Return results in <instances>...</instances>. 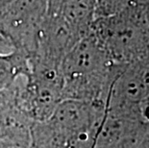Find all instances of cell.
<instances>
[{"instance_id": "8992f818", "label": "cell", "mask_w": 149, "mask_h": 148, "mask_svg": "<svg viewBox=\"0 0 149 148\" xmlns=\"http://www.w3.org/2000/svg\"><path fill=\"white\" fill-rule=\"evenodd\" d=\"M30 73L29 57L24 52L13 48L9 53H0V91L11 89L20 78L29 77Z\"/></svg>"}, {"instance_id": "277c9868", "label": "cell", "mask_w": 149, "mask_h": 148, "mask_svg": "<svg viewBox=\"0 0 149 148\" xmlns=\"http://www.w3.org/2000/svg\"><path fill=\"white\" fill-rule=\"evenodd\" d=\"M148 99L149 63L142 59L131 64L119 65L108 93L107 111L141 115V107Z\"/></svg>"}, {"instance_id": "7a4b0ae2", "label": "cell", "mask_w": 149, "mask_h": 148, "mask_svg": "<svg viewBox=\"0 0 149 148\" xmlns=\"http://www.w3.org/2000/svg\"><path fill=\"white\" fill-rule=\"evenodd\" d=\"M91 32L117 65L144 59L149 50V22L143 5L131 4L115 15L96 18Z\"/></svg>"}, {"instance_id": "ba28073f", "label": "cell", "mask_w": 149, "mask_h": 148, "mask_svg": "<svg viewBox=\"0 0 149 148\" xmlns=\"http://www.w3.org/2000/svg\"><path fill=\"white\" fill-rule=\"evenodd\" d=\"M0 148H29V144L19 141L2 140L0 141Z\"/></svg>"}, {"instance_id": "9c48e42d", "label": "cell", "mask_w": 149, "mask_h": 148, "mask_svg": "<svg viewBox=\"0 0 149 148\" xmlns=\"http://www.w3.org/2000/svg\"><path fill=\"white\" fill-rule=\"evenodd\" d=\"M135 148H149V133H147L139 141Z\"/></svg>"}, {"instance_id": "3957f363", "label": "cell", "mask_w": 149, "mask_h": 148, "mask_svg": "<svg viewBox=\"0 0 149 148\" xmlns=\"http://www.w3.org/2000/svg\"><path fill=\"white\" fill-rule=\"evenodd\" d=\"M48 0H15L0 15V37L28 55L36 51Z\"/></svg>"}, {"instance_id": "30bf717a", "label": "cell", "mask_w": 149, "mask_h": 148, "mask_svg": "<svg viewBox=\"0 0 149 148\" xmlns=\"http://www.w3.org/2000/svg\"><path fill=\"white\" fill-rule=\"evenodd\" d=\"M15 0H0V15L10 6Z\"/></svg>"}, {"instance_id": "5b68a950", "label": "cell", "mask_w": 149, "mask_h": 148, "mask_svg": "<svg viewBox=\"0 0 149 148\" xmlns=\"http://www.w3.org/2000/svg\"><path fill=\"white\" fill-rule=\"evenodd\" d=\"M149 133V125L139 115L108 112L97 133L93 148H135Z\"/></svg>"}, {"instance_id": "52a82bcc", "label": "cell", "mask_w": 149, "mask_h": 148, "mask_svg": "<svg viewBox=\"0 0 149 148\" xmlns=\"http://www.w3.org/2000/svg\"><path fill=\"white\" fill-rule=\"evenodd\" d=\"M131 4L133 0H94L95 19L115 15Z\"/></svg>"}, {"instance_id": "8fae6325", "label": "cell", "mask_w": 149, "mask_h": 148, "mask_svg": "<svg viewBox=\"0 0 149 148\" xmlns=\"http://www.w3.org/2000/svg\"><path fill=\"white\" fill-rule=\"evenodd\" d=\"M144 9H145V14H146L148 22H149V0H146V2L144 3Z\"/></svg>"}, {"instance_id": "6da1fadb", "label": "cell", "mask_w": 149, "mask_h": 148, "mask_svg": "<svg viewBox=\"0 0 149 148\" xmlns=\"http://www.w3.org/2000/svg\"><path fill=\"white\" fill-rule=\"evenodd\" d=\"M118 67L91 32L79 40L63 60V97L106 106Z\"/></svg>"}]
</instances>
